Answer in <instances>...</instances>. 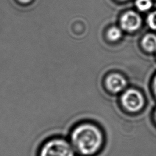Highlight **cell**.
Returning <instances> with one entry per match:
<instances>
[{
	"mask_svg": "<svg viewBox=\"0 0 156 156\" xmlns=\"http://www.w3.org/2000/svg\"><path fill=\"white\" fill-rule=\"evenodd\" d=\"M152 119L153 121V123L156 126V107L154 109L152 113Z\"/></svg>",
	"mask_w": 156,
	"mask_h": 156,
	"instance_id": "8fae6325",
	"label": "cell"
},
{
	"mask_svg": "<svg viewBox=\"0 0 156 156\" xmlns=\"http://www.w3.org/2000/svg\"><path fill=\"white\" fill-rule=\"evenodd\" d=\"M121 31L116 27H112L110 28L107 32L108 38L112 41L118 40L121 36Z\"/></svg>",
	"mask_w": 156,
	"mask_h": 156,
	"instance_id": "52a82bcc",
	"label": "cell"
},
{
	"mask_svg": "<svg viewBox=\"0 0 156 156\" xmlns=\"http://www.w3.org/2000/svg\"><path fill=\"white\" fill-rule=\"evenodd\" d=\"M121 110L129 115L140 113L146 107V99L142 93L134 88L123 91L119 98Z\"/></svg>",
	"mask_w": 156,
	"mask_h": 156,
	"instance_id": "3957f363",
	"label": "cell"
},
{
	"mask_svg": "<svg viewBox=\"0 0 156 156\" xmlns=\"http://www.w3.org/2000/svg\"><path fill=\"white\" fill-rule=\"evenodd\" d=\"M18 1L22 4H28L32 0H18Z\"/></svg>",
	"mask_w": 156,
	"mask_h": 156,
	"instance_id": "7c38bea8",
	"label": "cell"
},
{
	"mask_svg": "<svg viewBox=\"0 0 156 156\" xmlns=\"http://www.w3.org/2000/svg\"><path fill=\"white\" fill-rule=\"evenodd\" d=\"M105 84L109 92L118 94L124 91L126 87L127 82L122 76L118 74H112L106 78Z\"/></svg>",
	"mask_w": 156,
	"mask_h": 156,
	"instance_id": "277c9868",
	"label": "cell"
},
{
	"mask_svg": "<svg viewBox=\"0 0 156 156\" xmlns=\"http://www.w3.org/2000/svg\"><path fill=\"white\" fill-rule=\"evenodd\" d=\"M147 23L151 29L156 30V11L152 12L148 15Z\"/></svg>",
	"mask_w": 156,
	"mask_h": 156,
	"instance_id": "9c48e42d",
	"label": "cell"
},
{
	"mask_svg": "<svg viewBox=\"0 0 156 156\" xmlns=\"http://www.w3.org/2000/svg\"><path fill=\"white\" fill-rule=\"evenodd\" d=\"M143 48L148 52L156 51V36L154 34H147L142 40L141 42Z\"/></svg>",
	"mask_w": 156,
	"mask_h": 156,
	"instance_id": "8992f818",
	"label": "cell"
},
{
	"mask_svg": "<svg viewBox=\"0 0 156 156\" xmlns=\"http://www.w3.org/2000/svg\"><path fill=\"white\" fill-rule=\"evenodd\" d=\"M121 26L122 29L127 31H134L139 28L141 25V20L140 16L134 12L129 11L121 18Z\"/></svg>",
	"mask_w": 156,
	"mask_h": 156,
	"instance_id": "5b68a950",
	"label": "cell"
},
{
	"mask_svg": "<svg viewBox=\"0 0 156 156\" xmlns=\"http://www.w3.org/2000/svg\"><path fill=\"white\" fill-rule=\"evenodd\" d=\"M69 140L62 136H53L40 146L37 156H76Z\"/></svg>",
	"mask_w": 156,
	"mask_h": 156,
	"instance_id": "7a4b0ae2",
	"label": "cell"
},
{
	"mask_svg": "<svg viewBox=\"0 0 156 156\" xmlns=\"http://www.w3.org/2000/svg\"><path fill=\"white\" fill-rule=\"evenodd\" d=\"M136 6L141 11H146L151 7V0H136Z\"/></svg>",
	"mask_w": 156,
	"mask_h": 156,
	"instance_id": "ba28073f",
	"label": "cell"
},
{
	"mask_svg": "<svg viewBox=\"0 0 156 156\" xmlns=\"http://www.w3.org/2000/svg\"><path fill=\"white\" fill-rule=\"evenodd\" d=\"M69 141L77 155L96 156L105 144V134L102 129L91 121H82L71 129Z\"/></svg>",
	"mask_w": 156,
	"mask_h": 156,
	"instance_id": "6da1fadb",
	"label": "cell"
},
{
	"mask_svg": "<svg viewBox=\"0 0 156 156\" xmlns=\"http://www.w3.org/2000/svg\"><path fill=\"white\" fill-rule=\"evenodd\" d=\"M152 93L153 94L156 99V76L154 77L153 82H152Z\"/></svg>",
	"mask_w": 156,
	"mask_h": 156,
	"instance_id": "30bf717a",
	"label": "cell"
}]
</instances>
